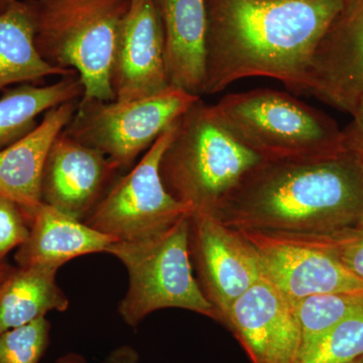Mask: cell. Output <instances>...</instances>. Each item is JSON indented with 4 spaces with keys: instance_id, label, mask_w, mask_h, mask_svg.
<instances>
[{
    "instance_id": "6da1fadb",
    "label": "cell",
    "mask_w": 363,
    "mask_h": 363,
    "mask_svg": "<svg viewBox=\"0 0 363 363\" xmlns=\"http://www.w3.org/2000/svg\"><path fill=\"white\" fill-rule=\"evenodd\" d=\"M344 0H206L203 94L250 77L306 93L313 55Z\"/></svg>"
},
{
    "instance_id": "7a4b0ae2",
    "label": "cell",
    "mask_w": 363,
    "mask_h": 363,
    "mask_svg": "<svg viewBox=\"0 0 363 363\" xmlns=\"http://www.w3.org/2000/svg\"><path fill=\"white\" fill-rule=\"evenodd\" d=\"M214 216L238 230L325 235L363 220V162L350 150L303 161H264Z\"/></svg>"
},
{
    "instance_id": "3957f363",
    "label": "cell",
    "mask_w": 363,
    "mask_h": 363,
    "mask_svg": "<svg viewBox=\"0 0 363 363\" xmlns=\"http://www.w3.org/2000/svg\"><path fill=\"white\" fill-rule=\"evenodd\" d=\"M262 161L200 98L180 117L160 162L164 188L192 213L215 215L250 169Z\"/></svg>"
},
{
    "instance_id": "277c9868",
    "label": "cell",
    "mask_w": 363,
    "mask_h": 363,
    "mask_svg": "<svg viewBox=\"0 0 363 363\" xmlns=\"http://www.w3.org/2000/svg\"><path fill=\"white\" fill-rule=\"evenodd\" d=\"M35 44L50 65L78 74L82 100L113 101L111 68L131 0H32Z\"/></svg>"
},
{
    "instance_id": "5b68a950",
    "label": "cell",
    "mask_w": 363,
    "mask_h": 363,
    "mask_svg": "<svg viewBox=\"0 0 363 363\" xmlns=\"http://www.w3.org/2000/svg\"><path fill=\"white\" fill-rule=\"evenodd\" d=\"M213 105L227 128L264 161L320 159L347 150L333 119L288 93H231Z\"/></svg>"
},
{
    "instance_id": "8992f818",
    "label": "cell",
    "mask_w": 363,
    "mask_h": 363,
    "mask_svg": "<svg viewBox=\"0 0 363 363\" xmlns=\"http://www.w3.org/2000/svg\"><path fill=\"white\" fill-rule=\"evenodd\" d=\"M190 216L150 238L117 240L107 247L106 252L128 271V288L118 312L128 326L136 327L152 313L166 308L188 310L220 323L218 313L193 276Z\"/></svg>"
},
{
    "instance_id": "52a82bcc",
    "label": "cell",
    "mask_w": 363,
    "mask_h": 363,
    "mask_svg": "<svg viewBox=\"0 0 363 363\" xmlns=\"http://www.w3.org/2000/svg\"><path fill=\"white\" fill-rule=\"evenodd\" d=\"M200 98L171 86L154 96L130 101L79 99L63 130L124 169Z\"/></svg>"
},
{
    "instance_id": "ba28073f",
    "label": "cell",
    "mask_w": 363,
    "mask_h": 363,
    "mask_svg": "<svg viewBox=\"0 0 363 363\" xmlns=\"http://www.w3.org/2000/svg\"><path fill=\"white\" fill-rule=\"evenodd\" d=\"M179 119L162 133L135 168L116 179L86 218V225L117 240H138L192 214L190 207L167 191L160 173V162L175 135Z\"/></svg>"
},
{
    "instance_id": "9c48e42d",
    "label": "cell",
    "mask_w": 363,
    "mask_h": 363,
    "mask_svg": "<svg viewBox=\"0 0 363 363\" xmlns=\"http://www.w3.org/2000/svg\"><path fill=\"white\" fill-rule=\"evenodd\" d=\"M189 247L198 285L224 325L234 303L262 277L257 252L241 231L204 213L191 214Z\"/></svg>"
},
{
    "instance_id": "30bf717a",
    "label": "cell",
    "mask_w": 363,
    "mask_h": 363,
    "mask_svg": "<svg viewBox=\"0 0 363 363\" xmlns=\"http://www.w3.org/2000/svg\"><path fill=\"white\" fill-rule=\"evenodd\" d=\"M252 363H300L302 332L295 305L262 274L224 322Z\"/></svg>"
},
{
    "instance_id": "8fae6325",
    "label": "cell",
    "mask_w": 363,
    "mask_h": 363,
    "mask_svg": "<svg viewBox=\"0 0 363 363\" xmlns=\"http://www.w3.org/2000/svg\"><path fill=\"white\" fill-rule=\"evenodd\" d=\"M109 78L116 101L154 96L171 87L155 0H131L117 33Z\"/></svg>"
},
{
    "instance_id": "7c38bea8",
    "label": "cell",
    "mask_w": 363,
    "mask_h": 363,
    "mask_svg": "<svg viewBox=\"0 0 363 363\" xmlns=\"http://www.w3.org/2000/svg\"><path fill=\"white\" fill-rule=\"evenodd\" d=\"M259 257L262 274L295 304L319 294L363 290V281L338 260L284 234L240 230Z\"/></svg>"
},
{
    "instance_id": "4fadbf2b",
    "label": "cell",
    "mask_w": 363,
    "mask_h": 363,
    "mask_svg": "<svg viewBox=\"0 0 363 363\" xmlns=\"http://www.w3.org/2000/svg\"><path fill=\"white\" fill-rule=\"evenodd\" d=\"M306 93L352 114L363 97V0H344L313 55Z\"/></svg>"
},
{
    "instance_id": "5bb4252c",
    "label": "cell",
    "mask_w": 363,
    "mask_h": 363,
    "mask_svg": "<svg viewBox=\"0 0 363 363\" xmlns=\"http://www.w3.org/2000/svg\"><path fill=\"white\" fill-rule=\"evenodd\" d=\"M121 169L99 150L62 130L45 159L42 202L84 222L108 192Z\"/></svg>"
},
{
    "instance_id": "9a60e30c",
    "label": "cell",
    "mask_w": 363,
    "mask_h": 363,
    "mask_svg": "<svg viewBox=\"0 0 363 363\" xmlns=\"http://www.w3.org/2000/svg\"><path fill=\"white\" fill-rule=\"evenodd\" d=\"M79 100L66 102L45 112L28 135L0 150V197L11 200L28 218L42 204L43 172L55 138L71 121Z\"/></svg>"
},
{
    "instance_id": "2e32d148",
    "label": "cell",
    "mask_w": 363,
    "mask_h": 363,
    "mask_svg": "<svg viewBox=\"0 0 363 363\" xmlns=\"http://www.w3.org/2000/svg\"><path fill=\"white\" fill-rule=\"evenodd\" d=\"M161 18L169 82L201 96L206 76V0H155Z\"/></svg>"
},
{
    "instance_id": "e0dca14e",
    "label": "cell",
    "mask_w": 363,
    "mask_h": 363,
    "mask_svg": "<svg viewBox=\"0 0 363 363\" xmlns=\"http://www.w3.org/2000/svg\"><path fill=\"white\" fill-rule=\"evenodd\" d=\"M114 241L116 238L42 203L33 212L30 235L18 248L14 259L21 267L50 266L60 269L76 257L106 252Z\"/></svg>"
},
{
    "instance_id": "ac0fdd59",
    "label": "cell",
    "mask_w": 363,
    "mask_h": 363,
    "mask_svg": "<svg viewBox=\"0 0 363 363\" xmlns=\"http://www.w3.org/2000/svg\"><path fill=\"white\" fill-rule=\"evenodd\" d=\"M74 73L50 65L40 56L32 0H16L0 13V92L14 85L38 84L47 77Z\"/></svg>"
},
{
    "instance_id": "d6986e66",
    "label": "cell",
    "mask_w": 363,
    "mask_h": 363,
    "mask_svg": "<svg viewBox=\"0 0 363 363\" xmlns=\"http://www.w3.org/2000/svg\"><path fill=\"white\" fill-rule=\"evenodd\" d=\"M58 267H14L0 291V333L68 309L69 298L57 284Z\"/></svg>"
},
{
    "instance_id": "ffe728a7",
    "label": "cell",
    "mask_w": 363,
    "mask_h": 363,
    "mask_svg": "<svg viewBox=\"0 0 363 363\" xmlns=\"http://www.w3.org/2000/svg\"><path fill=\"white\" fill-rule=\"evenodd\" d=\"M84 87L77 73L51 85L21 84L7 88L0 97V150L37 128L38 117L66 102L79 100Z\"/></svg>"
},
{
    "instance_id": "44dd1931",
    "label": "cell",
    "mask_w": 363,
    "mask_h": 363,
    "mask_svg": "<svg viewBox=\"0 0 363 363\" xmlns=\"http://www.w3.org/2000/svg\"><path fill=\"white\" fill-rule=\"evenodd\" d=\"M294 305L302 332L303 353L332 327L363 309V290L319 294Z\"/></svg>"
},
{
    "instance_id": "7402d4cb",
    "label": "cell",
    "mask_w": 363,
    "mask_h": 363,
    "mask_svg": "<svg viewBox=\"0 0 363 363\" xmlns=\"http://www.w3.org/2000/svg\"><path fill=\"white\" fill-rule=\"evenodd\" d=\"M363 357V309L326 332L302 353L300 363H346Z\"/></svg>"
},
{
    "instance_id": "603a6c76",
    "label": "cell",
    "mask_w": 363,
    "mask_h": 363,
    "mask_svg": "<svg viewBox=\"0 0 363 363\" xmlns=\"http://www.w3.org/2000/svg\"><path fill=\"white\" fill-rule=\"evenodd\" d=\"M51 323L42 317L0 333V363H39L50 343Z\"/></svg>"
},
{
    "instance_id": "cb8c5ba5",
    "label": "cell",
    "mask_w": 363,
    "mask_h": 363,
    "mask_svg": "<svg viewBox=\"0 0 363 363\" xmlns=\"http://www.w3.org/2000/svg\"><path fill=\"white\" fill-rule=\"evenodd\" d=\"M288 236L327 253L363 281V220L337 233L325 235Z\"/></svg>"
},
{
    "instance_id": "d4e9b609",
    "label": "cell",
    "mask_w": 363,
    "mask_h": 363,
    "mask_svg": "<svg viewBox=\"0 0 363 363\" xmlns=\"http://www.w3.org/2000/svg\"><path fill=\"white\" fill-rule=\"evenodd\" d=\"M30 222L16 203L0 197V262L30 235Z\"/></svg>"
},
{
    "instance_id": "484cf974",
    "label": "cell",
    "mask_w": 363,
    "mask_h": 363,
    "mask_svg": "<svg viewBox=\"0 0 363 363\" xmlns=\"http://www.w3.org/2000/svg\"><path fill=\"white\" fill-rule=\"evenodd\" d=\"M351 116L352 121L343 130L345 147L351 152L363 155V97Z\"/></svg>"
},
{
    "instance_id": "4316f807",
    "label": "cell",
    "mask_w": 363,
    "mask_h": 363,
    "mask_svg": "<svg viewBox=\"0 0 363 363\" xmlns=\"http://www.w3.org/2000/svg\"><path fill=\"white\" fill-rule=\"evenodd\" d=\"M105 363H138V354L131 346H121L112 351Z\"/></svg>"
},
{
    "instance_id": "83f0119b",
    "label": "cell",
    "mask_w": 363,
    "mask_h": 363,
    "mask_svg": "<svg viewBox=\"0 0 363 363\" xmlns=\"http://www.w3.org/2000/svg\"><path fill=\"white\" fill-rule=\"evenodd\" d=\"M13 269L14 267L6 264V262H0V291L4 288V284L6 283L7 279L9 278Z\"/></svg>"
},
{
    "instance_id": "f1b7e54d",
    "label": "cell",
    "mask_w": 363,
    "mask_h": 363,
    "mask_svg": "<svg viewBox=\"0 0 363 363\" xmlns=\"http://www.w3.org/2000/svg\"><path fill=\"white\" fill-rule=\"evenodd\" d=\"M57 363H87L85 358L82 355L77 354V353H69V354L64 355L60 357Z\"/></svg>"
},
{
    "instance_id": "f546056e",
    "label": "cell",
    "mask_w": 363,
    "mask_h": 363,
    "mask_svg": "<svg viewBox=\"0 0 363 363\" xmlns=\"http://www.w3.org/2000/svg\"><path fill=\"white\" fill-rule=\"evenodd\" d=\"M14 1H16V0H0V13L6 11L7 7L11 6V4H13Z\"/></svg>"
},
{
    "instance_id": "4dcf8cb0",
    "label": "cell",
    "mask_w": 363,
    "mask_h": 363,
    "mask_svg": "<svg viewBox=\"0 0 363 363\" xmlns=\"http://www.w3.org/2000/svg\"><path fill=\"white\" fill-rule=\"evenodd\" d=\"M346 363H363V357H358L357 359L352 360V362H346Z\"/></svg>"
},
{
    "instance_id": "1f68e13d",
    "label": "cell",
    "mask_w": 363,
    "mask_h": 363,
    "mask_svg": "<svg viewBox=\"0 0 363 363\" xmlns=\"http://www.w3.org/2000/svg\"><path fill=\"white\" fill-rule=\"evenodd\" d=\"M355 154H357V152H355ZM358 155V154H357ZM358 157H360V160H362V162H363V155H358Z\"/></svg>"
}]
</instances>
